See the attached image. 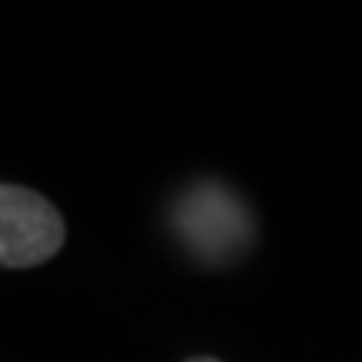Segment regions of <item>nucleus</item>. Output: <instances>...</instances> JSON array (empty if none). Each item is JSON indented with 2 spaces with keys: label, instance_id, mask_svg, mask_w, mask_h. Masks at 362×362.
Masks as SVG:
<instances>
[{
  "label": "nucleus",
  "instance_id": "nucleus-2",
  "mask_svg": "<svg viewBox=\"0 0 362 362\" xmlns=\"http://www.w3.org/2000/svg\"><path fill=\"white\" fill-rule=\"evenodd\" d=\"M188 362H218V359H211V356H198V359H188Z\"/></svg>",
  "mask_w": 362,
  "mask_h": 362
},
{
  "label": "nucleus",
  "instance_id": "nucleus-1",
  "mask_svg": "<svg viewBox=\"0 0 362 362\" xmlns=\"http://www.w3.org/2000/svg\"><path fill=\"white\" fill-rule=\"evenodd\" d=\"M67 238L61 211L44 194L4 185L0 188V262L4 269H30L54 259Z\"/></svg>",
  "mask_w": 362,
  "mask_h": 362
}]
</instances>
